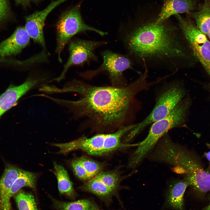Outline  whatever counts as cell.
Returning a JSON list of instances; mask_svg holds the SVG:
<instances>
[{"label":"cell","instance_id":"9c48e42d","mask_svg":"<svg viewBox=\"0 0 210 210\" xmlns=\"http://www.w3.org/2000/svg\"><path fill=\"white\" fill-rule=\"evenodd\" d=\"M104 41H93L75 38L71 40L68 50L69 55L60 75L52 79L58 82L63 79L69 69L73 66L82 65L91 61L97 62L98 58L94 51L96 49L106 45Z\"/></svg>","mask_w":210,"mask_h":210},{"label":"cell","instance_id":"7a4b0ae2","mask_svg":"<svg viewBox=\"0 0 210 210\" xmlns=\"http://www.w3.org/2000/svg\"><path fill=\"white\" fill-rule=\"evenodd\" d=\"M118 36L135 65L175 74L189 66L193 55L179 27L156 18L121 27Z\"/></svg>","mask_w":210,"mask_h":210},{"label":"cell","instance_id":"52a82bcc","mask_svg":"<svg viewBox=\"0 0 210 210\" xmlns=\"http://www.w3.org/2000/svg\"><path fill=\"white\" fill-rule=\"evenodd\" d=\"M101 55L102 62L97 68L80 73V75L87 79L105 72H107L111 85L123 87L127 84L123 75L124 71L128 69H133L135 65L132 61L126 54L122 55L108 50L102 52Z\"/></svg>","mask_w":210,"mask_h":210},{"label":"cell","instance_id":"f546056e","mask_svg":"<svg viewBox=\"0 0 210 210\" xmlns=\"http://www.w3.org/2000/svg\"><path fill=\"white\" fill-rule=\"evenodd\" d=\"M207 35H208V36L209 37V38L210 39V29Z\"/></svg>","mask_w":210,"mask_h":210},{"label":"cell","instance_id":"ac0fdd59","mask_svg":"<svg viewBox=\"0 0 210 210\" xmlns=\"http://www.w3.org/2000/svg\"><path fill=\"white\" fill-rule=\"evenodd\" d=\"M54 173L56 177L58 189L60 193L71 198L75 196V193L66 171L62 165L53 163Z\"/></svg>","mask_w":210,"mask_h":210},{"label":"cell","instance_id":"cb8c5ba5","mask_svg":"<svg viewBox=\"0 0 210 210\" xmlns=\"http://www.w3.org/2000/svg\"><path fill=\"white\" fill-rule=\"evenodd\" d=\"M77 159L85 169L91 179L102 171L104 168L102 163L84 156Z\"/></svg>","mask_w":210,"mask_h":210},{"label":"cell","instance_id":"5bb4252c","mask_svg":"<svg viewBox=\"0 0 210 210\" xmlns=\"http://www.w3.org/2000/svg\"><path fill=\"white\" fill-rule=\"evenodd\" d=\"M198 8L196 0H163L161 10L156 18V21L162 22L169 19L172 15L188 13Z\"/></svg>","mask_w":210,"mask_h":210},{"label":"cell","instance_id":"5b68a950","mask_svg":"<svg viewBox=\"0 0 210 210\" xmlns=\"http://www.w3.org/2000/svg\"><path fill=\"white\" fill-rule=\"evenodd\" d=\"M186 93L183 83L179 80L166 84L158 94L152 111L129 132V138L133 139L149 125L167 116L184 98Z\"/></svg>","mask_w":210,"mask_h":210},{"label":"cell","instance_id":"30bf717a","mask_svg":"<svg viewBox=\"0 0 210 210\" xmlns=\"http://www.w3.org/2000/svg\"><path fill=\"white\" fill-rule=\"evenodd\" d=\"M110 136V133H101L90 138L82 136L71 142L62 143L61 150L66 154L78 149L92 155L105 154L110 152L108 144Z\"/></svg>","mask_w":210,"mask_h":210},{"label":"cell","instance_id":"3957f363","mask_svg":"<svg viewBox=\"0 0 210 210\" xmlns=\"http://www.w3.org/2000/svg\"><path fill=\"white\" fill-rule=\"evenodd\" d=\"M155 161L167 164L185 175L189 186L201 193L210 190V173L203 168L190 152L166 137L159 143L153 153Z\"/></svg>","mask_w":210,"mask_h":210},{"label":"cell","instance_id":"8fae6325","mask_svg":"<svg viewBox=\"0 0 210 210\" xmlns=\"http://www.w3.org/2000/svg\"><path fill=\"white\" fill-rule=\"evenodd\" d=\"M67 0L53 1L44 9L35 11L25 17L24 27L30 37L44 48H45V43L43 28L46 18L55 8Z\"/></svg>","mask_w":210,"mask_h":210},{"label":"cell","instance_id":"f1b7e54d","mask_svg":"<svg viewBox=\"0 0 210 210\" xmlns=\"http://www.w3.org/2000/svg\"><path fill=\"white\" fill-rule=\"evenodd\" d=\"M201 210H210V202L209 204L207 206Z\"/></svg>","mask_w":210,"mask_h":210},{"label":"cell","instance_id":"2e32d148","mask_svg":"<svg viewBox=\"0 0 210 210\" xmlns=\"http://www.w3.org/2000/svg\"><path fill=\"white\" fill-rule=\"evenodd\" d=\"M188 186L185 178L172 182L166 193L165 203L166 206L174 210H184V195Z\"/></svg>","mask_w":210,"mask_h":210},{"label":"cell","instance_id":"e0dca14e","mask_svg":"<svg viewBox=\"0 0 210 210\" xmlns=\"http://www.w3.org/2000/svg\"><path fill=\"white\" fill-rule=\"evenodd\" d=\"M198 9L196 11L188 14L194 19L200 30L207 35L210 29V0H204L203 2L198 6Z\"/></svg>","mask_w":210,"mask_h":210},{"label":"cell","instance_id":"7402d4cb","mask_svg":"<svg viewBox=\"0 0 210 210\" xmlns=\"http://www.w3.org/2000/svg\"><path fill=\"white\" fill-rule=\"evenodd\" d=\"M14 198L19 210H38L34 197L32 194L20 190Z\"/></svg>","mask_w":210,"mask_h":210},{"label":"cell","instance_id":"4fadbf2b","mask_svg":"<svg viewBox=\"0 0 210 210\" xmlns=\"http://www.w3.org/2000/svg\"><path fill=\"white\" fill-rule=\"evenodd\" d=\"M30 37L24 27H19L8 38L0 43V58L20 53L30 42Z\"/></svg>","mask_w":210,"mask_h":210},{"label":"cell","instance_id":"6da1fadb","mask_svg":"<svg viewBox=\"0 0 210 210\" xmlns=\"http://www.w3.org/2000/svg\"><path fill=\"white\" fill-rule=\"evenodd\" d=\"M144 71L134 81L123 87L98 86L74 79L61 88L56 87L55 93L74 92L79 97L71 100L53 97L52 100L68 109L72 119H84V125L99 132L111 133L130 125L128 116L135 96L152 85Z\"/></svg>","mask_w":210,"mask_h":210},{"label":"cell","instance_id":"8992f818","mask_svg":"<svg viewBox=\"0 0 210 210\" xmlns=\"http://www.w3.org/2000/svg\"><path fill=\"white\" fill-rule=\"evenodd\" d=\"M80 5L78 4L61 15L56 25L57 45L56 52L58 61L61 62V55L66 45L76 34L87 31L94 32L103 36L108 34L86 24L83 21L80 12Z\"/></svg>","mask_w":210,"mask_h":210},{"label":"cell","instance_id":"277c9868","mask_svg":"<svg viewBox=\"0 0 210 210\" xmlns=\"http://www.w3.org/2000/svg\"><path fill=\"white\" fill-rule=\"evenodd\" d=\"M190 104L189 98H183L167 116L151 124L146 137L138 144L132 155L129 162L131 166L139 164L168 131L184 123Z\"/></svg>","mask_w":210,"mask_h":210},{"label":"cell","instance_id":"44dd1931","mask_svg":"<svg viewBox=\"0 0 210 210\" xmlns=\"http://www.w3.org/2000/svg\"><path fill=\"white\" fill-rule=\"evenodd\" d=\"M80 188L104 198L109 197L114 192L96 176L86 181Z\"/></svg>","mask_w":210,"mask_h":210},{"label":"cell","instance_id":"484cf974","mask_svg":"<svg viewBox=\"0 0 210 210\" xmlns=\"http://www.w3.org/2000/svg\"><path fill=\"white\" fill-rule=\"evenodd\" d=\"M9 15L8 0H0V22L7 19Z\"/></svg>","mask_w":210,"mask_h":210},{"label":"cell","instance_id":"4dcf8cb0","mask_svg":"<svg viewBox=\"0 0 210 210\" xmlns=\"http://www.w3.org/2000/svg\"><path fill=\"white\" fill-rule=\"evenodd\" d=\"M208 88L209 90L210 91V85L208 86Z\"/></svg>","mask_w":210,"mask_h":210},{"label":"cell","instance_id":"603a6c76","mask_svg":"<svg viewBox=\"0 0 210 210\" xmlns=\"http://www.w3.org/2000/svg\"><path fill=\"white\" fill-rule=\"evenodd\" d=\"M95 176L114 192L118 188L121 180L117 171H102Z\"/></svg>","mask_w":210,"mask_h":210},{"label":"cell","instance_id":"7c38bea8","mask_svg":"<svg viewBox=\"0 0 210 210\" xmlns=\"http://www.w3.org/2000/svg\"><path fill=\"white\" fill-rule=\"evenodd\" d=\"M36 81L28 77L22 84L17 86L11 85L0 96V117L13 106L18 100L28 91L35 88Z\"/></svg>","mask_w":210,"mask_h":210},{"label":"cell","instance_id":"ba28073f","mask_svg":"<svg viewBox=\"0 0 210 210\" xmlns=\"http://www.w3.org/2000/svg\"><path fill=\"white\" fill-rule=\"evenodd\" d=\"M178 24L188 42L194 56L210 76V42L189 17L176 15Z\"/></svg>","mask_w":210,"mask_h":210},{"label":"cell","instance_id":"d6986e66","mask_svg":"<svg viewBox=\"0 0 210 210\" xmlns=\"http://www.w3.org/2000/svg\"><path fill=\"white\" fill-rule=\"evenodd\" d=\"M51 200L54 206L58 210H99L98 206L91 200L83 199L72 202Z\"/></svg>","mask_w":210,"mask_h":210},{"label":"cell","instance_id":"d4e9b609","mask_svg":"<svg viewBox=\"0 0 210 210\" xmlns=\"http://www.w3.org/2000/svg\"><path fill=\"white\" fill-rule=\"evenodd\" d=\"M71 166L75 175L80 180L87 181L91 179L87 172L77 159L71 162Z\"/></svg>","mask_w":210,"mask_h":210},{"label":"cell","instance_id":"4316f807","mask_svg":"<svg viewBox=\"0 0 210 210\" xmlns=\"http://www.w3.org/2000/svg\"><path fill=\"white\" fill-rule=\"evenodd\" d=\"M15 1L17 5L26 8L29 6L32 3L38 4L40 0H15Z\"/></svg>","mask_w":210,"mask_h":210},{"label":"cell","instance_id":"ffe728a7","mask_svg":"<svg viewBox=\"0 0 210 210\" xmlns=\"http://www.w3.org/2000/svg\"><path fill=\"white\" fill-rule=\"evenodd\" d=\"M36 177L35 174L23 170L15 181L9 192L8 197H11L17 193L22 187H27L34 189Z\"/></svg>","mask_w":210,"mask_h":210},{"label":"cell","instance_id":"9a60e30c","mask_svg":"<svg viewBox=\"0 0 210 210\" xmlns=\"http://www.w3.org/2000/svg\"><path fill=\"white\" fill-rule=\"evenodd\" d=\"M23 170L10 164L6 166L0 178V210H11L9 190Z\"/></svg>","mask_w":210,"mask_h":210},{"label":"cell","instance_id":"83f0119b","mask_svg":"<svg viewBox=\"0 0 210 210\" xmlns=\"http://www.w3.org/2000/svg\"><path fill=\"white\" fill-rule=\"evenodd\" d=\"M207 145L208 146V147L210 148V144H207ZM206 157L209 161V165L208 167L207 170L206 171V172L208 173H210V151L206 153Z\"/></svg>","mask_w":210,"mask_h":210}]
</instances>
